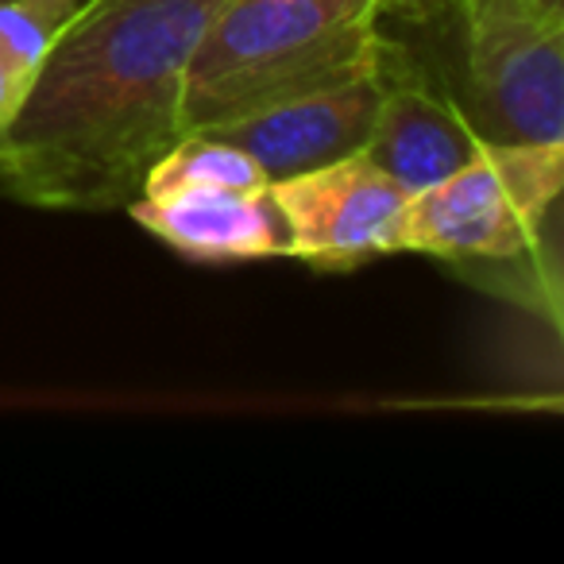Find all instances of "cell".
<instances>
[{
	"label": "cell",
	"instance_id": "obj_1",
	"mask_svg": "<svg viewBox=\"0 0 564 564\" xmlns=\"http://www.w3.org/2000/svg\"><path fill=\"white\" fill-rule=\"evenodd\" d=\"M220 0H82L0 120V194L109 213L186 135V63Z\"/></svg>",
	"mask_w": 564,
	"mask_h": 564
},
{
	"label": "cell",
	"instance_id": "obj_2",
	"mask_svg": "<svg viewBox=\"0 0 564 564\" xmlns=\"http://www.w3.org/2000/svg\"><path fill=\"white\" fill-rule=\"evenodd\" d=\"M379 20L376 0H220L186 63L182 124L202 132L364 70L387 40Z\"/></svg>",
	"mask_w": 564,
	"mask_h": 564
},
{
	"label": "cell",
	"instance_id": "obj_3",
	"mask_svg": "<svg viewBox=\"0 0 564 564\" xmlns=\"http://www.w3.org/2000/svg\"><path fill=\"white\" fill-rule=\"evenodd\" d=\"M564 143H479L448 178L406 197L394 256L456 267H553Z\"/></svg>",
	"mask_w": 564,
	"mask_h": 564
},
{
	"label": "cell",
	"instance_id": "obj_4",
	"mask_svg": "<svg viewBox=\"0 0 564 564\" xmlns=\"http://www.w3.org/2000/svg\"><path fill=\"white\" fill-rule=\"evenodd\" d=\"M456 97L484 143H564V9L549 0H460Z\"/></svg>",
	"mask_w": 564,
	"mask_h": 564
},
{
	"label": "cell",
	"instance_id": "obj_5",
	"mask_svg": "<svg viewBox=\"0 0 564 564\" xmlns=\"http://www.w3.org/2000/svg\"><path fill=\"white\" fill-rule=\"evenodd\" d=\"M291 232V259L317 271H356L394 256V232L410 189L387 178L371 159L348 155L317 171L271 182Z\"/></svg>",
	"mask_w": 564,
	"mask_h": 564
},
{
	"label": "cell",
	"instance_id": "obj_6",
	"mask_svg": "<svg viewBox=\"0 0 564 564\" xmlns=\"http://www.w3.org/2000/svg\"><path fill=\"white\" fill-rule=\"evenodd\" d=\"M379 55L376 63L348 78L282 97V101L251 109L225 124L202 128V132L240 148L263 171L267 182L294 178V174L317 171L337 159L360 155L379 109Z\"/></svg>",
	"mask_w": 564,
	"mask_h": 564
},
{
	"label": "cell",
	"instance_id": "obj_7",
	"mask_svg": "<svg viewBox=\"0 0 564 564\" xmlns=\"http://www.w3.org/2000/svg\"><path fill=\"white\" fill-rule=\"evenodd\" d=\"M479 143L484 140L464 120L448 86H441L402 43L387 40L379 55V109L360 155L417 194L468 163Z\"/></svg>",
	"mask_w": 564,
	"mask_h": 564
},
{
	"label": "cell",
	"instance_id": "obj_8",
	"mask_svg": "<svg viewBox=\"0 0 564 564\" xmlns=\"http://www.w3.org/2000/svg\"><path fill=\"white\" fill-rule=\"evenodd\" d=\"M159 243L194 263L291 259V232L271 186L259 189H163L124 205Z\"/></svg>",
	"mask_w": 564,
	"mask_h": 564
},
{
	"label": "cell",
	"instance_id": "obj_9",
	"mask_svg": "<svg viewBox=\"0 0 564 564\" xmlns=\"http://www.w3.org/2000/svg\"><path fill=\"white\" fill-rule=\"evenodd\" d=\"M271 186L240 148L205 132H186L171 151L151 163L140 194L163 189H259Z\"/></svg>",
	"mask_w": 564,
	"mask_h": 564
},
{
	"label": "cell",
	"instance_id": "obj_10",
	"mask_svg": "<svg viewBox=\"0 0 564 564\" xmlns=\"http://www.w3.org/2000/svg\"><path fill=\"white\" fill-rule=\"evenodd\" d=\"M82 0H0V58L24 86Z\"/></svg>",
	"mask_w": 564,
	"mask_h": 564
},
{
	"label": "cell",
	"instance_id": "obj_11",
	"mask_svg": "<svg viewBox=\"0 0 564 564\" xmlns=\"http://www.w3.org/2000/svg\"><path fill=\"white\" fill-rule=\"evenodd\" d=\"M460 0H376L379 17H391V20H402V24H441L448 20V12L456 9Z\"/></svg>",
	"mask_w": 564,
	"mask_h": 564
},
{
	"label": "cell",
	"instance_id": "obj_12",
	"mask_svg": "<svg viewBox=\"0 0 564 564\" xmlns=\"http://www.w3.org/2000/svg\"><path fill=\"white\" fill-rule=\"evenodd\" d=\"M20 82H17V74L9 70V66H4V58H0V120L9 117L12 112V105L20 101Z\"/></svg>",
	"mask_w": 564,
	"mask_h": 564
}]
</instances>
